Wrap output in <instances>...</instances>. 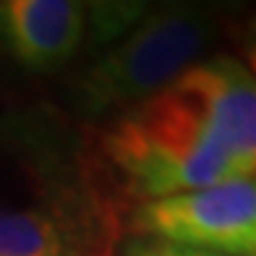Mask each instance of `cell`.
<instances>
[{
	"mask_svg": "<svg viewBox=\"0 0 256 256\" xmlns=\"http://www.w3.org/2000/svg\"><path fill=\"white\" fill-rule=\"evenodd\" d=\"M225 34L236 42V60H240V66L251 76H256V8L236 16L232 21L225 18Z\"/></svg>",
	"mask_w": 256,
	"mask_h": 256,
	"instance_id": "ba28073f",
	"label": "cell"
},
{
	"mask_svg": "<svg viewBox=\"0 0 256 256\" xmlns=\"http://www.w3.org/2000/svg\"><path fill=\"white\" fill-rule=\"evenodd\" d=\"M92 146L118 199L134 206L240 178L204 120L170 86L108 120Z\"/></svg>",
	"mask_w": 256,
	"mask_h": 256,
	"instance_id": "7a4b0ae2",
	"label": "cell"
},
{
	"mask_svg": "<svg viewBox=\"0 0 256 256\" xmlns=\"http://www.w3.org/2000/svg\"><path fill=\"white\" fill-rule=\"evenodd\" d=\"M220 34H225V14L214 6L170 3L146 10L74 81L76 115L108 123L146 102L199 63Z\"/></svg>",
	"mask_w": 256,
	"mask_h": 256,
	"instance_id": "3957f363",
	"label": "cell"
},
{
	"mask_svg": "<svg viewBox=\"0 0 256 256\" xmlns=\"http://www.w3.org/2000/svg\"><path fill=\"white\" fill-rule=\"evenodd\" d=\"M170 89L194 108L240 176H256V76L232 55L202 58Z\"/></svg>",
	"mask_w": 256,
	"mask_h": 256,
	"instance_id": "5b68a950",
	"label": "cell"
},
{
	"mask_svg": "<svg viewBox=\"0 0 256 256\" xmlns=\"http://www.w3.org/2000/svg\"><path fill=\"white\" fill-rule=\"evenodd\" d=\"M123 236L89 138L48 110L0 118V256H115Z\"/></svg>",
	"mask_w": 256,
	"mask_h": 256,
	"instance_id": "6da1fadb",
	"label": "cell"
},
{
	"mask_svg": "<svg viewBox=\"0 0 256 256\" xmlns=\"http://www.w3.org/2000/svg\"><path fill=\"white\" fill-rule=\"evenodd\" d=\"M89 37V3L0 0V52L29 71L74 60Z\"/></svg>",
	"mask_w": 256,
	"mask_h": 256,
	"instance_id": "8992f818",
	"label": "cell"
},
{
	"mask_svg": "<svg viewBox=\"0 0 256 256\" xmlns=\"http://www.w3.org/2000/svg\"><path fill=\"white\" fill-rule=\"evenodd\" d=\"M118 251L120 256H225V254H214L206 248L183 246V243L149 238V236H123Z\"/></svg>",
	"mask_w": 256,
	"mask_h": 256,
	"instance_id": "52a82bcc",
	"label": "cell"
},
{
	"mask_svg": "<svg viewBox=\"0 0 256 256\" xmlns=\"http://www.w3.org/2000/svg\"><path fill=\"white\" fill-rule=\"evenodd\" d=\"M126 236H149L225 256H256V176L136 204Z\"/></svg>",
	"mask_w": 256,
	"mask_h": 256,
	"instance_id": "277c9868",
	"label": "cell"
}]
</instances>
